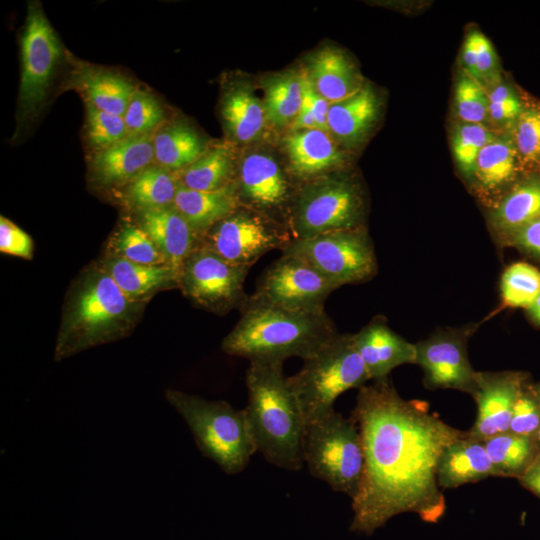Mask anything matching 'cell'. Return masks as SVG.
Instances as JSON below:
<instances>
[{
    "label": "cell",
    "instance_id": "6da1fadb",
    "mask_svg": "<svg viewBox=\"0 0 540 540\" xmlns=\"http://www.w3.org/2000/svg\"><path fill=\"white\" fill-rule=\"evenodd\" d=\"M351 416L364 452L361 484L351 500V531L371 535L403 513L438 522L446 510L438 461L466 431L444 422L427 402L404 399L388 377L359 388Z\"/></svg>",
    "mask_w": 540,
    "mask_h": 540
},
{
    "label": "cell",
    "instance_id": "7a4b0ae2",
    "mask_svg": "<svg viewBox=\"0 0 540 540\" xmlns=\"http://www.w3.org/2000/svg\"><path fill=\"white\" fill-rule=\"evenodd\" d=\"M240 319L223 338L221 349L252 361L307 360L330 343L338 332L326 314L295 311L254 293L240 307Z\"/></svg>",
    "mask_w": 540,
    "mask_h": 540
},
{
    "label": "cell",
    "instance_id": "3957f363",
    "mask_svg": "<svg viewBox=\"0 0 540 540\" xmlns=\"http://www.w3.org/2000/svg\"><path fill=\"white\" fill-rule=\"evenodd\" d=\"M145 304L131 301L100 263L85 269L67 294L55 361L126 337L139 321Z\"/></svg>",
    "mask_w": 540,
    "mask_h": 540
},
{
    "label": "cell",
    "instance_id": "277c9868",
    "mask_svg": "<svg viewBox=\"0 0 540 540\" xmlns=\"http://www.w3.org/2000/svg\"><path fill=\"white\" fill-rule=\"evenodd\" d=\"M245 383L248 403L243 408L256 447L265 460L281 469L303 467L306 422L283 362H249Z\"/></svg>",
    "mask_w": 540,
    "mask_h": 540
},
{
    "label": "cell",
    "instance_id": "5b68a950",
    "mask_svg": "<svg viewBox=\"0 0 540 540\" xmlns=\"http://www.w3.org/2000/svg\"><path fill=\"white\" fill-rule=\"evenodd\" d=\"M165 398L185 420L204 457L228 475L247 467L257 450L243 409L175 389H167Z\"/></svg>",
    "mask_w": 540,
    "mask_h": 540
},
{
    "label": "cell",
    "instance_id": "8992f818",
    "mask_svg": "<svg viewBox=\"0 0 540 540\" xmlns=\"http://www.w3.org/2000/svg\"><path fill=\"white\" fill-rule=\"evenodd\" d=\"M303 460L314 478L352 500L364 471L362 440L355 419L332 409L307 422Z\"/></svg>",
    "mask_w": 540,
    "mask_h": 540
},
{
    "label": "cell",
    "instance_id": "52a82bcc",
    "mask_svg": "<svg viewBox=\"0 0 540 540\" xmlns=\"http://www.w3.org/2000/svg\"><path fill=\"white\" fill-rule=\"evenodd\" d=\"M369 380L354 335L339 333L288 377L306 423L334 409L341 394L359 389Z\"/></svg>",
    "mask_w": 540,
    "mask_h": 540
},
{
    "label": "cell",
    "instance_id": "ba28073f",
    "mask_svg": "<svg viewBox=\"0 0 540 540\" xmlns=\"http://www.w3.org/2000/svg\"><path fill=\"white\" fill-rule=\"evenodd\" d=\"M364 200L349 178L323 176L301 184L295 196L288 229L292 239L363 227Z\"/></svg>",
    "mask_w": 540,
    "mask_h": 540
},
{
    "label": "cell",
    "instance_id": "9c48e42d",
    "mask_svg": "<svg viewBox=\"0 0 540 540\" xmlns=\"http://www.w3.org/2000/svg\"><path fill=\"white\" fill-rule=\"evenodd\" d=\"M281 252L302 259L337 287L365 282L377 271L374 246L364 227L291 239Z\"/></svg>",
    "mask_w": 540,
    "mask_h": 540
},
{
    "label": "cell",
    "instance_id": "30bf717a",
    "mask_svg": "<svg viewBox=\"0 0 540 540\" xmlns=\"http://www.w3.org/2000/svg\"><path fill=\"white\" fill-rule=\"evenodd\" d=\"M249 269L199 245L181 266L179 288L195 306L224 315L240 309L248 297L244 292V282Z\"/></svg>",
    "mask_w": 540,
    "mask_h": 540
},
{
    "label": "cell",
    "instance_id": "8fae6325",
    "mask_svg": "<svg viewBox=\"0 0 540 540\" xmlns=\"http://www.w3.org/2000/svg\"><path fill=\"white\" fill-rule=\"evenodd\" d=\"M291 239L286 225L241 206L212 226L200 245L231 263L251 268L266 253L281 251Z\"/></svg>",
    "mask_w": 540,
    "mask_h": 540
},
{
    "label": "cell",
    "instance_id": "7c38bea8",
    "mask_svg": "<svg viewBox=\"0 0 540 540\" xmlns=\"http://www.w3.org/2000/svg\"><path fill=\"white\" fill-rule=\"evenodd\" d=\"M19 111L28 117L43 103L63 56L62 44L40 4L28 5L21 36Z\"/></svg>",
    "mask_w": 540,
    "mask_h": 540
},
{
    "label": "cell",
    "instance_id": "4fadbf2b",
    "mask_svg": "<svg viewBox=\"0 0 540 540\" xmlns=\"http://www.w3.org/2000/svg\"><path fill=\"white\" fill-rule=\"evenodd\" d=\"M337 288L302 259L282 254L260 277L254 294L287 309L321 313Z\"/></svg>",
    "mask_w": 540,
    "mask_h": 540
},
{
    "label": "cell",
    "instance_id": "5bb4252c",
    "mask_svg": "<svg viewBox=\"0 0 540 540\" xmlns=\"http://www.w3.org/2000/svg\"><path fill=\"white\" fill-rule=\"evenodd\" d=\"M415 345L416 364L423 370L426 388L455 389L473 394L478 371L469 361L465 333L439 331Z\"/></svg>",
    "mask_w": 540,
    "mask_h": 540
},
{
    "label": "cell",
    "instance_id": "9a60e30c",
    "mask_svg": "<svg viewBox=\"0 0 540 540\" xmlns=\"http://www.w3.org/2000/svg\"><path fill=\"white\" fill-rule=\"evenodd\" d=\"M235 182L242 207L276 221L278 214L285 213L288 225L298 188L294 189L287 174L273 157L263 153L244 157Z\"/></svg>",
    "mask_w": 540,
    "mask_h": 540
},
{
    "label": "cell",
    "instance_id": "2e32d148",
    "mask_svg": "<svg viewBox=\"0 0 540 540\" xmlns=\"http://www.w3.org/2000/svg\"><path fill=\"white\" fill-rule=\"evenodd\" d=\"M525 386V376L519 372H478L472 394L477 414L468 435L484 440L508 432L513 407Z\"/></svg>",
    "mask_w": 540,
    "mask_h": 540
},
{
    "label": "cell",
    "instance_id": "e0dca14e",
    "mask_svg": "<svg viewBox=\"0 0 540 540\" xmlns=\"http://www.w3.org/2000/svg\"><path fill=\"white\" fill-rule=\"evenodd\" d=\"M353 335L370 380L387 378L400 365L416 364V345L394 332L382 317Z\"/></svg>",
    "mask_w": 540,
    "mask_h": 540
},
{
    "label": "cell",
    "instance_id": "ac0fdd59",
    "mask_svg": "<svg viewBox=\"0 0 540 540\" xmlns=\"http://www.w3.org/2000/svg\"><path fill=\"white\" fill-rule=\"evenodd\" d=\"M283 142L288 172L302 184L329 175L343 162L335 142L321 129L291 131Z\"/></svg>",
    "mask_w": 540,
    "mask_h": 540
},
{
    "label": "cell",
    "instance_id": "d6986e66",
    "mask_svg": "<svg viewBox=\"0 0 540 540\" xmlns=\"http://www.w3.org/2000/svg\"><path fill=\"white\" fill-rule=\"evenodd\" d=\"M154 159L153 135L127 136L97 151L91 167L94 180L103 186L127 184Z\"/></svg>",
    "mask_w": 540,
    "mask_h": 540
},
{
    "label": "cell",
    "instance_id": "ffe728a7",
    "mask_svg": "<svg viewBox=\"0 0 540 540\" xmlns=\"http://www.w3.org/2000/svg\"><path fill=\"white\" fill-rule=\"evenodd\" d=\"M137 223L179 273L184 260L200 245L198 236L173 205L138 212Z\"/></svg>",
    "mask_w": 540,
    "mask_h": 540
},
{
    "label": "cell",
    "instance_id": "44dd1931",
    "mask_svg": "<svg viewBox=\"0 0 540 540\" xmlns=\"http://www.w3.org/2000/svg\"><path fill=\"white\" fill-rule=\"evenodd\" d=\"M488 477H497L494 465L480 439L466 434L447 446L437 465L441 489L457 488Z\"/></svg>",
    "mask_w": 540,
    "mask_h": 540
},
{
    "label": "cell",
    "instance_id": "7402d4cb",
    "mask_svg": "<svg viewBox=\"0 0 540 540\" xmlns=\"http://www.w3.org/2000/svg\"><path fill=\"white\" fill-rule=\"evenodd\" d=\"M100 264L134 302L147 303L162 290L179 288V272L169 264H139L111 255H106Z\"/></svg>",
    "mask_w": 540,
    "mask_h": 540
},
{
    "label": "cell",
    "instance_id": "603a6c76",
    "mask_svg": "<svg viewBox=\"0 0 540 540\" xmlns=\"http://www.w3.org/2000/svg\"><path fill=\"white\" fill-rule=\"evenodd\" d=\"M173 206L201 242L207 231L241 207V202L236 182L213 191L188 189L178 182Z\"/></svg>",
    "mask_w": 540,
    "mask_h": 540
},
{
    "label": "cell",
    "instance_id": "cb8c5ba5",
    "mask_svg": "<svg viewBox=\"0 0 540 540\" xmlns=\"http://www.w3.org/2000/svg\"><path fill=\"white\" fill-rule=\"evenodd\" d=\"M378 111L379 101L375 92L370 86L363 85L352 95L330 104L328 133L344 145H356L375 123Z\"/></svg>",
    "mask_w": 540,
    "mask_h": 540
},
{
    "label": "cell",
    "instance_id": "d4e9b609",
    "mask_svg": "<svg viewBox=\"0 0 540 540\" xmlns=\"http://www.w3.org/2000/svg\"><path fill=\"white\" fill-rule=\"evenodd\" d=\"M306 75L314 89L330 103L345 99L363 86L353 63L333 47H325L311 58Z\"/></svg>",
    "mask_w": 540,
    "mask_h": 540
},
{
    "label": "cell",
    "instance_id": "484cf974",
    "mask_svg": "<svg viewBox=\"0 0 540 540\" xmlns=\"http://www.w3.org/2000/svg\"><path fill=\"white\" fill-rule=\"evenodd\" d=\"M73 83L83 93L86 104L119 116H124L136 91L125 77L96 67H80Z\"/></svg>",
    "mask_w": 540,
    "mask_h": 540
},
{
    "label": "cell",
    "instance_id": "4316f807",
    "mask_svg": "<svg viewBox=\"0 0 540 540\" xmlns=\"http://www.w3.org/2000/svg\"><path fill=\"white\" fill-rule=\"evenodd\" d=\"M221 114L229 133L241 143L256 139L266 120L263 103L245 85H236L225 93Z\"/></svg>",
    "mask_w": 540,
    "mask_h": 540
},
{
    "label": "cell",
    "instance_id": "83f0119b",
    "mask_svg": "<svg viewBox=\"0 0 540 540\" xmlns=\"http://www.w3.org/2000/svg\"><path fill=\"white\" fill-rule=\"evenodd\" d=\"M154 158L169 170H184L205 152V144L189 125L178 121L161 128L153 136Z\"/></svg>",
    "mask_w": 540,
    "mask_h": 540
},
{
    "label": "cell",
    "instance_id": "f1b7e54d",
    "mask_svg": "<svg viewBox=\"0 0 540 540\" xmlns=\"http://www.w3.org/2000/svg\"><path fill=\"white\" fill-rule=\"evenodd\" d=\"M482 441L497 477L518 479L540 455V444L536 437L508 431Z\"/></svg>",
    "mask_w": 540,
    "mask_h": 540
},
{
    "label": "cell",
    "instance_id": "f546056e",
    "mask_svg": "<svg viewBox=\"0 0 540 540\" xmlns=\"http://www.w3.org/2000/svg\"><path fill=\"white\" fill-rule=\"evenodd\" d=\"M177 188V176L171 171L149 166L125 184L123 198L138 213L173 205Z\"/></svg>",
    "mask_w": 540,
    "mask_h": 540
},
{
    "label": "cell",
    "instance_id": "4dcf8cb0",
    "mask_svg": "<svg viewBox=\"0 0 540 540\" xmlns=\"http://www.w3.org/2000/svg\"><path fill=\"white\" fill-rule=\"evenodd\" d=\"M263 107L266 119L278 127L294 121L303 104L302 73L284 72L264 82Z\"/></svg>",
    "mask_w": 540,
    "mask_h": 540
},
{
    "label": "cell",
    "instance_id": "1f68e13d",
    "mask_svg": "<svg viewBox=\"0 0 540 540\" xmlns=\"http://www.w3.org/2000/svg\"><path fill=\"white\" fill-rule=\"evenodd\" d=\"M177 180L184 187L198 191H213L235 182L230 149L220 145L206 150L200 158L181 171Z\"/></svg>",
    "mask_w": 540,
    "mask_h": 540
},
{
    "label": "cell",
    "instance_id": "d6a6232c",
    "mask_svg": "<svg viewBox=\"0 0 540 540\" xmlns=\"http://www.w3.org/2000/svg\"><path fill=\"white\" fill-rule=\"evenodd\" d=\"M540 218V179L530 178L514 188L492 213L498 230L512 235Z\"/></svg>",
    "mask_w": 540,
    "mask_h": 540
},
{
    "label": "cell",
    "instance_id": "836d02e7",
    "mask_svg": "<svg viewBox=\"0 0 540 540\" xmlns=\"http://www.w3.org/2000/svg\"><path fill=\"white\" fill-rule=\"evenodd\" d=\"M517 159L512 136H495L479 153L474 176L485 188L494 189L514 176Z\"/></svg>",
    "mask_w": 540,
    "mask_h": 540
},
{
    "label": "cell",
    "instance_id": "e575fe53",
    "mask_svg": "<svg viewBox=\"0 0 540 540\" xmlns=\"http://www.w3.org/2000/svg\"><path fill=\"white\" fill-rule=\"evenodd\" d=\"M107 255L146 265L168 264L145 230L136 222H122L108 244Z\"/></svg>",
    "mask_w": 540,
    "mask_h": 540
},
{
    "label": "cell",
    "instance_id": "d590c367",
    "mask_svg": "<svg viewBox=\"0 0 540 540\" xmlns=\"http://www.w3.org/2000/svg\"><path fill=\"white\" fill-rule=\"evenodd\" d=\"M540 294V271L524 262L509 266L501 278L502 301L508 307L527 308Z\"/></svg>",
    "mask_w": 540,
    "mask_h": 540
},
{
    "label": "cell",
    "instance_id": "8d00e7d4",
    "mask_svg": "<svg viewBox=\"0 0 540 540\" xmlns=\"http://www.w3.org/2000/svg\"><path fill=\"white\" fill-rule=\"evenodd\" d=\"M495 135L484 124L463 123L457 125L452 137L455 161L466 176L474 175L475 164L481 150Z\"/></svg>",
    "mask_w": 540,
    "mask_h": 540
},
{
    "label": "cell",
    "instance_id": "74e56055",
    "mask_svg": "<svg viewBox=\"0 0 540 540\" xmlns=\"http://www.w3.org/2000/svg\"><path fill=\"white\" fill-rule=\"evenodd\" d=\"M123 118L128 136H139L151 134L163 122L165 114L154 95L136 89Z\"/></svg>",
    "mask_w": 540,
    "mask_h": 540
},
{
    "label": "cell",
    "instance_id": "f35d334b",
    "mask_svg": "<svg viewBox=\"0 0 540 540\" xmlns=\"http://www.w3.org/2000/svg\"><path fill=\"white\" fill-rule=\"evenodd\" d=\"M455 109L463 123L484 124L488 119L489 99L483 86L471 77L462 75L455 86Z\"/></svg>",
    "mask_w": 540,
    "mask_h": 540
},
{
    "label": "cell",
    "instance_id": "ab89813d",
    "mask_svg": "<svg viewBox=\"0 0 540 540\" xmlns=\"http://www.w3.org/2000/svg\"><path fill=\"white\" fill-rule=\"evenodd\" d=\"M86 134L97 150L108 148L128 136L123 116L99 110L86 104Z\"/></svg>",
    "mask_w": 540,
    "mask_h": 540
},
{
    "label": "cell",
    "instance_id": "60d3db41",
    "mask_svg": "<svg viewBox=\"0 0 540 540\" xmlns=\"http://www.w3.org/2000/svg\"><path fill=\"white\" fill-rule=\"evenodd\" d=\"M512 138L518 159L525 163L540 161V109H523L514 123Z\"/></svg>",
    "mask_w": 540,
    "mask_h": 540
},
{
    "label": "cell",
    "instance_id": "b9f144b4",
    "mask_svg": "<svg viewBox=\"0 0 540 540\" xmlns=\"http://www.w3.org/2000/svg\"><path fill=\"white\" fill-rule=\"evenodd\" d=\"M540 428V403L531 387L523 389L515 402L509 432L536 437Z\"/></svg>",
    "mask_w": 540,
    "mask_h": 540
},
{
    "label": "cell",
    "instance_id": "7bdbcfd3",
    "mask_svg": "<svg viewBox=\"0 0 540 540\" xmlns=\"http://www.w3.org/2000/svg\"><path fill=\"white\" fill-rule=\"evenodd\" d=\"M487 95L489 99L488 118L501 125L515 123L524 109L515 91L506 84H498Z\"/></svg>",
    "mask_w": 540,
    "mask_h": 540
},
{
    "label": "cell",
    "instance_id": "ee69618b",
    "mask_svg": "<svg viewBox=\"0 0 540 540\" xmlns=\"http://www.w3.org/2000/svg\"><path fill=\"white\" fill-rule=\"evenodd\" d=\"M0 251L4 254L31 260L33 241L20 227L6 217H0Z\"/></svg>",
    "mask_w": 540,
    "mask_h": 540
},
{
    "label": "cell",
    "instance_id": "f6af8a7d",
    "mask_svg": "<svg viewBox=\"0 0 540 540\" xmlns=\"http://www.w3.org/2000/svg\"><path fill=\"white\" fill-rule=\"evenodd\" d=\"M497 74V58L490 41L480 32L476 53L475 81L481 86L495 79Z\"/></svg>",
    "mask_w": 540,
    "mask_h": 540
},
{
    "label": "cell",
    "instance_id": "bcb514c9",
    "mask_svg": "<svg viewBox=\"0 0 540 540\" xmlns=\"http://www.w3.org/2000/svg\"><path fill=\"white\" fill-rule=\"evenodd\" d=\"M302 79L303 105H305L314 116L318 129L328 132L327 116L331 103L314 89L306 73H302Z\"/></svg>",
    "mask_w": 540,
    "mask_h": 540
},
{
    "label": "cell",
    "instance_id": "7dc6e473",
    "mask_svg": "<svg viewBox=\"0 0 540 540\" xmlns=\"http://www.w3.org/2000/svg\"><path fill=\"white\" fill-rule=\"evenodd\" d=\"M513 245L540 257V218L527 224L511 235Z\"/></svg>",
    "mask_w": 540,
    "mask_h": 540
},
{
    "label": "cell",
    "instance_id": "c3c4849f",
    "mask_svg": "<svg viewBox=\"0 0 540 540\" xmlns=\"http://www.w3.org/2000/svg\"><path fill=\"white\" fill-rule=\"evenodd\" d=\"M518 480L526 489L540 497V455Z\"/></svg>",
    "mask_w": 540,
    "mask_h": 540
},
{
    "label": "cell",
    "instance_id": "681fc988",
    "mask_svg": "<svg viewBox=\"0 0 540 540\" xmlns=\"http://www.w3.org/2000/svg\"><path fill=\"white\" fill-rule=\"evenodd\" d=\"M318 128L316 120L310 110L302 104V107L294 119V121L291 123L290 130L296 131V130H303V129H315Z\"/></svg>",
    "mask_w": 540,
    "mask_h": 540
},
{
    "label": "cell",
    "instance_id": "f907efd6",
    "mask_svg": "<svg viewBox=\"0 0 540 540\" xmlns=\"http://www.w3.org/2000/svg\"><path fill=\"white\" fill-rule=\"evenodd\" d=\"M529 313L531 317L534 319V321L540 325V294L536 297V299L532 302V304L528 307Z\"/></svg>",
    "mask_w": 540,
    "mask_h": 540
},
{
    "label": "cell",
    "instance_id": "816d5d0a",
    "mask_svg": "<svg viewBox=\"0 0 540 540\" xmlns=\"http://www.w3.org/2000/svg\"><path fill=\"white\" fill-rule=\"evenodd\" d=\"M533 393L535 394V396L537 397L539 403H540V385H537V386H533L531 387Z\"/></svg>",
    "mask_w": 540,
    "mask_h": 540
},
{
    "label": "cell",
    "instance_id": "f5cc1de1",
    "mask_svg": "<svg viewBox=\"0 0 540 540\" xmlns=\"http://www.w3.org/2000/svg\"><path fill=\"white\" fill-rule=\"evenodd\" d=\"M537 440H538V442L540 444V428H539L538 433H537Z\"/></svg>",
    "mask_w": 540,
    "mask_h": 540
}]
</instances>
